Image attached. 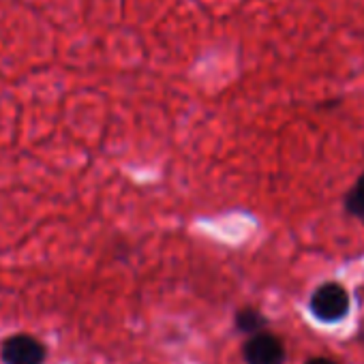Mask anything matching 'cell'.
<instances>
[{
  "label": "cell",
  "instance_id": "obj_5",
  "mask_svg": "<svg viewBox=\"0 0 364 364\" xmlns=\"http://www.w3.org/2000/svg\"><path fill=\"white\" fill-rule=\"evenodd\" d=\"M349 210L351 213H364V176L360 178L355 191L349 198Z\"/></svg>",
  "mask_w": 364,
  "mask_h": 364
},
{
  "label": "cell",
  "instance_id": "obj_6",
  "mask_svg": "<svg viewBox=\"0 0 364 364\" xmlns=\"http://www.w3.org/2000/svg\"><path fill=\"white\" fill-rule=\"evenodd\" d=\"M309 364H336V362H332V360H326V358H315V360H311Z\"/></svg>",
  "mask_w": 364,
  "mask_h": 364
},
{
  "label": "cell",
  "instance_id": "obj_3",
  "mask_svg": "<svg viewBox=\"0 0 364 364\" xmlns=\"http://www.w3.org/2000/svg\"><path fill=\"white\" fill-rule=\"evenodd\" d=\"M245 358L249 364H281L283 345L272 334H255L245 345Z\"/></svg>",
  "mask_w": 364,
  "mask_h": 364
},
{
  "label": "cell",
  "instance_id": "obj_2",
  "mask_svg": "<svg viewBox=\"0 0 364 364\" xmlns=\"http://www.w3.org/2000/svg\"><path fill=\"white\" fill-rule=\"evenodd\" d=\"M43 358H46L43 345L28 334L11 336L3 345V360L7 364H41Z\"/></svg>",
  "mask_w": 364,
  "mask_h": 364
},
{
  "label": "cell",
  "instance_id": "obj_1",
  "mask_svg": "<svg viewBox=\"0 0 364 364\" xmlns=\"http://www.w3.org/2000/svg\"><path fill=\"white\" fill-rule=\"evenodd\" d=\"M311 309L315 317H319L321 321H336L347 315V309H349L347 291L336 283H328L313 294Z\"/></svg>",
  "mask_w": 364,
  "mask_h": 364
},
{
  "label": "cell",
  "instance_id": "obj_4",
  "mask_svg": "<svg viewBox=\"0 0 364 364\" xmlns=\"http://www.w3.org/2000/svg\"><path fill=\"white\" fill-rule=\"evenodd\" d=\"M262 323H264V319H262V315L255 313V311H242V313L238 315V328L245 330V332H255V330L262 328Z\"/></svg>",
  "mask_w": 364,
  "mask_h": 364
}]
</instances>
